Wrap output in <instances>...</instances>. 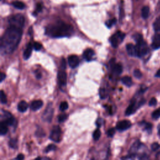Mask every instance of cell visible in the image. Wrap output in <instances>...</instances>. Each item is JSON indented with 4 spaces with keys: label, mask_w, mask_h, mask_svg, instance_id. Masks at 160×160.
I'll return each instance as SVG.
<instances>
[{
    "label": "cell",
    "mask_w": 160,
    "mask_h": 160,
    "mask_svg": "<svg viewBox=\"0 0 160 160\" xmlns=\"http://www.w3.org/2000/svg\"><path fill=\"white\" fill-rule=\"evenodd\" d=\"M22 34V28L9 26L1 39V52L4 54L12 53L20 42Z\"/></svg>",
    "instance_id": "1"
},
{
    "label": "cell",
    "mask_w": 160,
    "mask_h": 160,
    "mask_svg": "<svg viewBox=\"0 0 160 160\" xmlns=\"http://www.w3.org/2000/svg\"><path fill=\"white\" fill-rule=\"evenodd\" d=\"M73 32L72 27L63 21H59L46 28V33L53 38H61L71 36Z\"/></svg>",
    "instance_id": "2"
},
{
    "label": "cell",
    "mask_w": 160,
    "mask_h": 160,
    "mask_svg": "<svg viewBox=\"0 0 160 160\" xmlns=\"http://www.w3.org/2000/svg\"><path fill=\"white\" fill-rule=\"evenodd\" d=\"M8 22L10 26H14L22 28L24 24V18L21 14H16L9 18Z\"/></svg>",
    "instance_id": "3"
},
{
    "label": "cell",
    "mask_w": 160,
    "mask_h": 160,
    "mask_svg": "<svg viewBox=\"0 0 160 160\" xmlns=\"http://www.w3.org/2000/svg\"><path fill=\"white\" fill-rule=\"evenodd\" d=\"M137 44L136 47V51H137V56L142 57L146 55L148 52V46L146 42L143 40V39H141L140 40L136 42Z\"/></svg>",
    "instance_id": "4"
},
{
    "label": "cell",
    "mask_w": 160,
    "mask_h": 160,
    "mask_svg": "<svg viewBox=\"0 0 160 160\" xmlns=\"http://www.w3.org/2000/svg\"><path fill=\"white\" fill-rule=\"evenodd\" d=\"M124 37H125L124 33L121 31L116 32L110 38V39H109L112 46L113 48H117L119 42H121L122 41Z\"/></svg>",
    "instance_id": "5"
},
{
    "label": "cell",
    "mask_w": 160,
    "mask_h": 160,
    "mask_svg": "<svg viewBox=\"0 0 160 160\" xmlns=\"http://www.w3.org/2000/svg\"><path fill=\"white\" fill-rule=\"evenodd\" d=\"M61 134V130L60 127L58 126H55L53 127L52 129L51 130V132L49 136V139L54 142H58L60 141Z\"/></svg>",
    "instance_id": "6"
},
{
    "label": "cell",
    "mask_w": 160,
    "mask_h": 160,
    "mask_svg": "<svg viewBox=\"0 0 160 160\" xmlns=\"http://www.w3.org/2000/svg\"><path fill=\"white\" fill-rule=\"evenodd\" d=\"M53 114V108L52 107L51 104H49L45 110V111L43 113L42 115V119L45 121L50 122Z\"/></svg>",
    "instance_id": "7"
},
{
    "label": "cell",
    "mask_w": 160,
    "mask_h": 160,
    "mask_svg": "<svg viewBox=\"0 0 160 160\" xmlns=\"http://www.w3.org/2000/svg\"><path fill=\"white\" fill-rule=\"evenodd\" d=\"M58 80L59 85L61 88H64L67 82V75L66 72L61 71L58 73Z\"/></svg>",
    "instance_id": "8"
},
{
    "label": "cell",
    "mask_w": 160,
    "mask_h": 160,
    "mask_svg": "<svg viewBox=\"0 0 160 160\" xmlns=\"http://www.w3.org/2000/svg\"><path fill=\"white\" fill-rule=\"evenodd\" d=\"M131 126V122L128 120H122L118 122L116 124V129L122 131L129 129Z\"/></svg>",
    "instance_id": "9"
},
{
    "label": "cell",
    "mask_w": 160,
    "mask_h": 160,
    "mask_svg": "<svg viewBox=\"0 0 160 160\" xmlns=\"http://www.w3.org/2000/svg\"><path fill=\"white\" fill-rule=\"evenodd\" d=\"M68 64L71 68H76L79 64V59L76 55H71L68 57Z\"/></svg>",
    "instance_id": "10"
},
{
    "label": "cell",
    "mask_w": 160,
    "mask_h": 160,
    "mask_svg": "<svg viewBox=\"0 0 160 160\" xmlns=\"http://www.w3.org/2000/svg\"><path fill=\"white\" fill-rule=\"evenodd\" d=\"M126 50L128 54L130 56H137V51L136 47L134 44L131 43L127 44L126 45Z\"/></svg>",
    "instance_id": "11"
},
{
    "label": "cell",
    "mask_w": 160,
    "mask_h": 160,
    "mask_svg": "<svg viewBox=\"0 0 160 160\" xmlns=\"http://www.w3.org/2000/svg\"><path fill=\"white\" fill-rule=\"evenodd\" d=\"M94 56V52L91 49H87L84 51L82 54L83 58L87 61H91Z\"/></svg>",
    "instance_id": "12"
},
{
    "label": "cell",
    "mask_w": 160,
    "mask_h": 160,
    "mask_svg": "<svg viewBox=\"0 0 160 160\" xmlns=\"http://www.w3.org/2000/svg\"><path fill=\"white\" fill-rule=\"evenodd\" d=\"M137 107H136V102L135 101H132V102L130 103L129 106L127 108L126 110V116H129L134 113L136 111Z\"/></svg>",
    "instance_id": "13"
},
{
    "label": "cell",
    "mask_w": 160,
    "mask_h": 160,
    "mask_svg": "<svg viewBox=\"0 0 160 160\" xmlns=\"http://www.w3.org/2000/svg\"><path fill=\"white\" fill-rule=\"evenodd\" d=\"M32 48H33V45H32V44L31 42H29L24 51V53H23V57H24V59L26 60L29 58V57L31 56V52H32Z\"/></svg>",
    "instance_id": "14"
},
{
    "label": "cell",
    "mask_w": 160,
    "mask_h": 160,
    "mask_svg": "<svg viewBox=\"0 0 160 160\" xmlns=\"http://www.w3.org/2000/svg\"><path fill=\"white\" fill-rule=\"evenodd\" d=\"M43 105V102L41 100H35L32 101L30 105V108L32 111H37L40 109Z\"/></svg>",
    "instance_id": "15"
},
{
    "label": "cell",
    "mask_w": 160,
    "mask_h": 160,
    "mask_svg": "<svg viewBox=\"0 0 160 160\" xmlns=\"http://www.w3.org/2000/svg\"><path fill=\"white\" fill-rule=\"evenodd\" d=\"M111 66L112 68V73L116 76L120 74L122 72V66L120 64H114Z\"/></svg>",
    "instance_id": "16"
},
{
    "label": "cell",
    "mask_w": 160,
    "mask_h": 160,
    "mask_svg": "<svg viewBox=\"0 0 160 160\" xmlns=\"http://www.w3.org/2000/svg\"><path fill=\"white\" fill-rule=\"evenodd\" d=\"M152 47L154 49H157L160 47V34H156L153 37Z\"/></svg>",
    "instance_id": "17"
},
{
    "label": "cell",
    "mask_w": 160,
    "mask_h": 160,
    "mask_svg": "<svg viewBox=\"0 0 160 160\" xmlns=\"http://www.w3.org/2000/svg\"><path fill=\"white\" fill-rule=\"evenodd\" d=\"M28 108V104L25 101H21L18 103V109L19 112H25Z\"/></svg>",
    "instance_id": "18"
},
{
    "label": "cell",
    "mask_w": 160,
    "mask_h": 160,
    "mask_svg": "<svg viewBox=\"0 0 160 160\" xmlns=\"http://www.w3.org/2000/svg\"><path fill=\"white\" fill-rule=\"evenodd\" d=\"M140 146H141V143L139 141H136V142H134L129 149V153L131 154H135V153L139 149Z\"/></svg>",
    "instance_id": "19"
},
{
    "label": "cell",
    "mask_w": 160,
    "mask_h": 160,
    "mask_svg": "<svg viewBox=\"0 0 160 160\" xmlns=\"http://www.w3.org/2000/svg\"><path fill=\"white\" fill-rule=\"evenodd\" d=\"M8 124L4 121H1L0 122V134L3 136L5 135L8 131Z\"/></svg>",
    "instance_id": "20"
},
{
    "label": "cell",
    "mask_w": 160,
    "mask_h": 160,
    "mask_svg": "<svg viewBox=\"0 0 160 160\" xmlns=\"http://www.w3.org/2000/svg\"><path fill=\"white\" fill-rule=\"evenodd\" d=\"M121 82L126 86H128V87H130L132 84V79L131 78V77L129 76H123L122 78H121Z\"/></svg>",
    "instance_id": "21"
},
{
    "label": "cell",
    "mask_w": 160,
    "mask_h": 160,
    "mask_svg": "<svg viewBox=\"0 0 160 160\" xmlns=\"http://www.w3.org/2000/svg\"><path fill=\"white\" fill-rule=\"evenodd\" d=\"M149 14V8L148 6H144L141 9V16L142 18L147 19Z\"/></svg>",
    "instance_id": "22"
},
{
    "label": "cell",
    "mask_w": 160,
    "mask_h": 160,
    "mask_svg": "<svg viewBox=\"0 0 160 160\" xmlns=\"http://www.w3.org/2000/svg\"><path fill=\"white\" fill-rule=\"evenodd\" d=\"M12 5L18 9H23L25 8V4L20 1H15L12 2Z\"/></svg>",
    "instance_id": "23"
},
{
    "label": "cell",
    "mask_w": 160,
    "mask_h": 160,
    "mask_svg": "<svg viewBox=\"0 0 160 160\" xmlns=\"http://www.w3.org/2000/svg\"><path fill=\"white\" fill-rule=\"evenodd\" d=\"M153 28L156 32L160 31V16L157 18L153 23Z\"/></svg>",
    "instance_id": "24"
},
{
    "label": "cell",
    "mask_w": 160,
    "mask_h": 160,
    "mask_svg": "<svg viewBox=\"0 0 160 160\" xmlns=\"http://www.w3.org/2000/svg\"><path fill=\"white\" fill-rule=\"evenodd\" d=\"M108 96V91L104 88H101L99 89V96L101 99H104Z\"/></svg>",
    "instance_id": "25"
},
{
    "label": "cell",
    "mask_w": 160,
    "mask_h": 160,
    "mask_svg": "<svg viewBox=\"0 0 160 160\" xmlns=\"http://www.w3.org/2000/svg\"><path fill=\"white\" fill-rule=\"evenodd\" d=\"M101 136V131L99 129H96L94 132H93V134H92V137H93V139L95 140V141H98L99 138Z\"/></svg>",
    "instance_id": "26"
},
{
    "label": "cell",
    "mask_w": 160,
    "mask_h": 160,
    "mask_svg": "<svg viewBox=\"0 0 160 160\" xmlns=\"http://www.w3.org/2000/svg\"><path fill=\"white\" fill-rule=\"evenodd\" d=\"M17 144H18V141L16 139L14 138H12V139H11L9 140V145L11 148H17Z\"/></svg>",
    "instance_id": "27"
},
{
    "label": "cell",
    "mask_w": 160,
    "mask_h": 160,
    "mask_svg": "<svg viewBox=\"0 0 160 160\" xmlns=\"http://www.w3.org/2000/svg\"><path fill=\"white\" fill-rule=\"evenodd\" d=\"M68 108V104L66 101H63L61 102L60 106H59V109L61 111H64L66 110Z\"/></svg>",
    "instance_id": "28"
},
{
    "label": "cell",
    "mask_w": 160,
    "mask_h": 160,
    "mask_svg": "<svg viewBox=\"0 0 160 160\" xmlns=\"http://www.w3.org/2000/svg\"><path fill=\"white\" fill-rule=\"evenodd\" d=\"M116 22V19L112 18L111 19H109L106 22V25L108 28H111L113 24H114Z\"/></svg>",
    "instance_id": "29"
},
{
    "label": "cell",
    "mask_w": 160,
    "mask_h": 160,
    "mask_svg": "<svg viewBox=\"0 0 160 160\" xmlns=\"http://www.w3.org/2000/svg\"><path fill=\"white\" fill-rule=\"evenodd\" d=\"M152 118L154 119H158L160 118V108L157 109L152 112Z\"/></svg>",
    "instance_id": "30"
},
{
    "label": "cell",
    "mask_w": 160,
    "mask_h": 160,
    "mask_svg": "<svg viewBox=\"0 0 160 160\" xmlns=\"http://www.w3.org/2000/svg\"><path fill=\"white\" fill-rule=\"evenodd\" d=\"M1 102L2 104H6L7 102V98L2 90H1Z\"/></svg>",
    "instance_id": "31"
},
{
    "label": "cell",
    "mask_w": 160,
    "mask_h": 160,
    "mask_svg": "<svg viewBox=\"0 0 160 160\" xmlns=\"http://www.w3.org/2000/svg\"><path fill=\"white\" fill-rule=\"evenodd\" d=\"M56 149V146L55 145L51 144H49V145L46 147V148L45 149L44 151H45L46 152H49V151H54V150H55Z\"/></svg>",
    "instance_id": "32"
},
{
    "label": "cell",
    "mask_w": 160,
    "mask_h": 160,
    "mask_svg": "<svg viewBox=\"0 0 160 160\" xmlns=\"http://www.w3.org/2000/svg\"><path fill=\"white\" fill-rule=\"evenodd\" d=\"M133 74H134V76L136 78H138V79H140L141 78L142 74V72L139 70V69H135L133 72Z\"/></svg>",
    "instance_id": "33"
},
{
    "label": "cell",
    "mask_w": 160,
    "mask_h": 160,
    "mask_svg": "<svg viewBox=\"0 0 160 160\" xmlns=\"http://www.w3.org/2000/svg\"><path fill=\"white\" fill-rule=\"evenodd\" d=\"M151 148L152 149V151H156L157 150H158L160 148V145L159 143L158 142H153L151 146Z\"/></svg>",
    "instance_id": "34"
},
{
    "label": "cell",
    "mask_w": 160,
    "mask_h": 160,
    "mask_svg": "<svg viewBox=\"0 0 160 160\" xmlns=\"http://www.w3.org/2000/svg\"><path fill=\"white\" fill-rule=\"evenodd\" d=\"M68 118V115L66 114H61L58 116V121L60 122H64Z\"/></svg>",
    "instance_id": "35"
},
{
    "label": "cell",
    "mask_w": 160,
    "mask_h": 160,
    "mask_svg": "<svg viewBox=\"0 0 160 160\" xmlns=\"http://www.w3.org/2000/svg\"><path fill=\"white\" fill-rule=\"evenodd\" d=\"M42 48V45L38 42H34L33 44V48L36 51H39Z\"/></svg>",
    "instance_id": "36"
},
{
    "label": "cell",
    "mask_w": 160,
    "mask_h": 160,
    "mask_svg": "<svg viewBox=\"0 0 160 160\" xmlns=\"http://www.w3.org/2000/svg\"><path fill=\"white\" fill-rule=\"evenodd\" d=\"M114 133H115V129L114 128H111L109 129L108 131H107V134L109 137H112Z\"/></svg>",
    "instance_id": "37"
},
{
    "label": "cell",
    "mask_w": 160,
    "mask_h": 160,
    "mask_svg": "<svg viewBox=\"0 0 160 160\" xmlns=\"http://www.w3.org/2000/svg\"><path fill=\"white\" fill-rule=\"evenodd\" d=\"M156 104H157V100H156V99L155 98H152L150 99L149 102V105L150 106H156Z\"/></svg>",
    "instance_id": "38"
},
{
    "label": "cell",
    "mask_w": 160,
    "mask_h": 160,
    "mask_svg": "<svg viewBox=\"0 0 160 160\" xmlns=\"http://www.w3.org/2000/svg\"><path fill=\"white\" fill-rule=\"evenodd\" d=\"M42 9V4H41V3L37 4V5H36V12H40V11H41Z\"/></svg>",
    "instance_id": "39"
},
{
    "label": "cell",
    "mask_w": 160,
    "mask_h": 160,
    "mask_svg": "<svg viewBox=\"0 0 160 160\" xmlns=\"http://www.w3.org/2000/svg\"><path fill=\"white\" fill-rule=\"evenodd\" d=\"M66 67V61H65V59H62V61H61V68L62 69H64Z\"/></svg>",
    "instance_id": "40"
},
{
    "label": "cell",
    "mask_w": 160,
    "mask_h": 160,
    "mask_svg": "<svg viewBox=\"0 0 160 160\" xmlns=\"http://www.w3.org/2000/svg\"><path fill=\"white\" fill-rule=\"evenodd\" d=\"M103 120L102 119H98L97 121H96V125L98 127H101V125H102V123L101 122H102Z\"/></svg>",
    "instance_id": "41"
},
{
    "label": "cell",
    "mask_w": 160,
    "mask_h": 160,
    "mask_svg": "<svg viewBox=\"0 0 160 160\" xmlns=\"http://www.w3.org/2000/svg\"><path fill=\"white\" fill-rule=\"evenodd\" d=\"M6 78V74L3 72H1L0 73V81L2 82Z\"/></svg>",
    "instance_id": "42"
},
{
    "label": "cell",
    "mask_w": 160,
    "mask_h": 160,
    "mask_svg": "<svg viewBox=\"0 0 160 160\" xmlns=\"http://www.w3.org/2000/svg\"><path fill=\"white\" fill-rule=\"evenodd\" d=\"M24 158V155L22 154H19L18 155V156L16 157V159H19V160H22V159H23Z\"/></svg>",
    "instance_id": "43"
},
{
    "label": "cell",
    "mask_w": 160,
    "mask_h": 160,
    "mask_svg": "<svg viewBox=\"0 0 160 160\" xmlns=\"http://www.w3.org/2000/svg\"><path fill=\"white\" fill-rule=\"evenodd\" d=\"M36 78H37L38 79H40V78H41V74L39 72L36 71Z\"/></svg>",
    "instance_id": "44"
},
{
    "label": "cell",
    "mask_w": 160,
    "mask_h": 160,
    "mask_svg": "<svg viewBox=\"0 0 160 160\" xmlns=\"http://www.w3.org/2000/svg\"><path fill=\"white\" fill-rule=\"evenodd\" d=\"M155 76H156V77H158V78L160 77V69L158 71V72L156 73Z\"/></svg>",
    "instance_id": "45"
},
{
    "label": "cell",
    "mask_w": 160,
    "mask_h": 160,
    "mask_svg": "<svg viewBox=\"0 0 160 160\" xmlns=\"http://www.w3.org/2000/svg\"><path fill=\"white\" fill-rule=\"evenodd\" d=\"M158 134L160 135V126H159V128H158Z\"/></svg>",
    "instance_id": "46"
}]
</instances>
